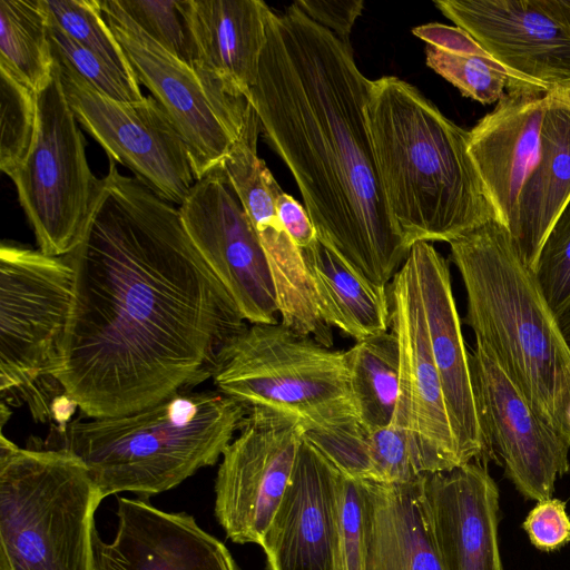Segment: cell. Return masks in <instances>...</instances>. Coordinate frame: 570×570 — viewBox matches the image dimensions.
I'll list each match as a JSON object with an SVG mask.
<instances>
[{"mask_svg": "<svg viewBox=\"0 0 570 570\" xmlns=\"http://www.w3.org/2000/svg\"><path fill=\"white\" fill-rule=\"evenodd\" d=\"M87 233L67 255L73 294L56 377L88 417L137 412L212 377L246 320L179 209L112 159Z\"/></svg>", "mask_w": 570, "mask_h": 570, "instance_id": "obj_1", "label": "cell"}, {"mask_svg": "<svg viewBox=\"0 0 570 570\" xmlns=\"http://www.w3.org/2000/svg\"><path fill=\"white\" fill-rule=\"evenodd\" d=\"M371 80L351 45L294 3L271 10L247 99L261 132L289 169L317 237L387 287L410 248L387 209L365 107Z\"/></svg>", "mask_w": 570, "mask_h": 570, "instance_id": "obj_2", "label": "cell"}, {"mask_svg": "<svg viewBox=\"0 0 570 570\" xmlns=\"http://www.w3.org/2000/svg\"><path fill=\"white\" fill-rule=\"evenodd\" d=\"M365 115L385 203L409 248L450 244L499 220L469 131L416 87L394 76L371 80Z\"/></svg>", "mask_w": 570, "mask_h": 570, "instance_id": "obj_3", "label": "cell"}, {"mask_svg": "<svg viewBox=\"0 0 570 570\" xmlns=\"http://www.w3.org/2000/svg\"><path fill=\"white\" fill-rule=\"evenodd\" d=\"M464 322L550 426L570 440V346L507 227L493 219L450 243Z\"/></svg>", "mask_w": 570, "mask_h": 570, "instance_id": "obj_4", "label": "cell"}, {"mask_svg": "<svg viewBox=\"0 0 570 570\" xmlns=\"http://www.w3.org/2000/svg\"><path fill=\"white\" fill-rule=\"evenodd\" d=\"M247 412L218 391H180L129 414L81 415L52 449L77 455L104 498L130 492L147 499L215 464Z\"/></svg>", "mask_w": 570, "mask_h": 570, "instance_id": "obj_5", "label": "cell"}, {"mask_svg": "<svg viewBox=\"0 0 570 570\" xmlns=\"http://www.w3.org/2000/svg\"><path fill=\"white\" fill-rule=\"evenodd\" d=\"M104 495L67 449L0 436V570H94V517Z\"/></svg>", "mask_w": 570, "mask_h": 570, "instance_id": "obj_6", "label": "cell"}, {"mask_svg": "<svg viewBox=\"0 0 570 570\" xmlns=\"http://www.w3.org/2000/svg\"><path fill=\"white\" fill-rule=\"evenodd\" d=\"M73 294L66 256L0 246L1 403H27L36 422L53 419L68 397L56 374Z\"/></svg>", "mask_w": 570, "mask_h": 570, "instance_id": "obj_7", "label": "cell"}, {"mask_svg": "<svg viewBox=\"0 0 570 570\" xmlns=\"http://www.w3.org/2000/svg\"><path fill=\"white\" fill-rule=\"evenodd\" d=\"M212 379L247 409L298 419L303 430L357 416L345 351H335L279 323L250 324L219 350Z\"/></svg>", "mask_w": 570, "mask_h": 570, "instance_id": "obj_8", "label": "cell"}, {"mask_svg": "<svg viewBox=\"0 0 570 570\" xmlns=\"http://www.w3.org/2000/svg\"><path fill=\"white\" fill-rule=\"evenodd\" d=\"M36 98L32 145L10 178L39 250L62 257L82 242L105 181L89 167L85 137L67 100L56 61L50 82Z\"/></svg>", "mask_w": 570, "mask_h": 570, "instance_id": "obj_9", "label": "cell"}, {"mask_svg": "<svg viewBox=\"0 0 570 570\" xmlns=\"http://www.w3.org/2000/svg\"><path fill=\"white\" fill-rule=\"evenodd\" d=\"M99 3L138 82L149 89L184 138L195 179L219 167L244 131L252 105L216 99L191 67L154 41L116 0Z\"/></svg>", "mask_w": 570, "mask_h": 570, "instance_id": "obj_10", "label": "cell"}, {"mask_svg": "<svg viewBox=\"0 0 570 570\" xmlns=\"http://www.w3.org/2000/svg\"><path fill=\"white\" fill-rule=\"evenodd\" d=\"M55 61L76 119L109 159L130 169L164 200L181 205L196 179L184 138L159 102L154 97L112 99Z\"/></svg>", "mask_w": 570, "mask_h": 570, "instance_id": "obj_11", "label": "cell"}, {"mask_svg": "<svg viewBox=\"0 0 570 570\" xmlns=\"http://www.w3.org/2000/svg\"><path fill=\"white\" fill-rule=\"evenodd\" d=\"M474 38L518 89L554 94L570 88V0H435Z\"/></svg>", "mask_w": 570, "mask_h": 570, "instance_id": "obj_12", "label": "cell"}, {"mask_svg": "<svg viewBox=\"0 0 570 570\" xmlns=\"http://www.w3.org/2000/svg\"><path fill=\"white\" fill-rule=\"evenodd\" d=\"M302 440L298 419L248 409L238 435L223 452L215 481V515L232 541L259 544L283 499Z\"/></svg>", "mask_w": 570, "mask_h": 570, "instance_id": "obj_13", "label": "cell"}, {"mask_svg": "<svg viewBox=\"0 0 570 570\" xmlns=\"http://www.w3.org/2000/svg\"><path fill=\"white\" fill-rule=\"evenodd\" d=\"M194 245L249 324H274L278 306L258 237L219 167L196 180L178 207Z\"/></svg>", "mask_w": 570, "mask_h": 570, "instance_id": "obj_14", "label": "cell"}, {"mask_svg": "<svg viewBox=\"0 0 570 570\" xmlns=\"http://www.w3.org/2000/svg\"><path fill=\"white\" fill-rule=\"evenodd\" d=\"M387 291L390 330L400 352V392L392 423L409 435L425 474L453 469L462 463L430 347L419 287L407 259Z\"/></svg>", "mask_w": 570, "mask_h": 570, "instance_id": "obj_15", "label": "cell"}, {"mask_svg": "<svg viewBox=\"0 0 570 570\" xmlns=\"http://www.w3.org/2000/svg\"><path fill=\"white\" fill-rule=\"evenodd\" d=\"M470 367L481 424L507 478L528 500L552 498L570 471V440L546 423L494 360L475 343Z\"/></svg>", "mask_w": 570, "mask_h": 570, "instance_id": "obj_16", "label": "cell"}, {"mask_svg": "<svg viewBox=\"0 0 570 570\" xmlns=\"http://www.w3.org/2000/svg\"><path fill=\"white\" fill-rule=\"evenodd\" d=\"M415 490L444 570H502L499 490L484 464L469 462L424 474Z\"/></svg>", "mask_w": 570, "mask_h": 570, "instance_id": "obj_17", "label": "cell"}, {"mask_svg": "<svg viewBox=\"0 0 570 570\" xmlns=\"http://www.w3.org/2000/svg\"><path fill=\"white\" fill-rule=\"evenodd\" d=\"M419 287L430 347L440 375L462 464L494 459L484 434L473 389L470 352L462 334L449 264L431 243L407 254Z\"/></svg>", "mask_w": 570, "mask_h": 570, "instance_id": "obj_18", "label": "cell"}, {"mask_svg": "<svg viewBox=\"0 0 570 570\" xmlns=\"http://www.w3.org/2000/svg\"><path fill=\"white\" fill-rule=\"evenodd\" d=\"M340 475L302 440L283 499L259 542L268 570H338Z\"/></svg>", "mask_w": 570, "mask_h": 570, "instance_id": "obj_19", "label": "cell"}, {"mask_svg": "<svg viewBox=\"0 0 570 570\" xmlns=\"http://www.w3.org/2000/svg\"><path fill=\"white\" fill-rule=\"evenodd\" d=\"M111 541L94 533V570H238L227 547L191 514L145 499H117Z\"/></svg>", "mask_w": 570, "mask_h": 570, "instance_id": "obj_20", "label": "cell"}, {"mask_svg": "<svg viewBox=\"0 0 570 570\" xmlns=\"http://www.w3.org/2000/svg\"><path fill=\"white\" fill-rule=\"evenodd\" d=\"M548 94L510 90L469 130V151L498 219L515 232L523 187L540 151Z\"/></svg>", "mask_w": 570, "mask_h": 570, "instance_id": "obj_21", "label": "cell"}, {"mask_svg": "<svg viewBox=\"0 0 570 570\" xmlns=\"http://www.w3.org/2000/svg\"><path fill=\"white\" fill-rule=\"evenodd\" d=\"M271 10L261 0H187L198 56L194 70L216 99H247L258 77Z\"/></svg>", "mask_w": 570, "mask_h": 570, "instance_id": "obj_22", "label": "cell"}, {"mask_svg": "<svg viewBox=\"0 0 570 570\" xmlns=\"http://www.w3.org/2000/svg\"><path fill=\"white\" fill-rule=\"evenodd\" d=\"M548 96L539 157L523 187L511 236L521 261L533 272L548 234L570 204V105Z\"/></svg>", "mask_w": 570, "mask_h": 570, "instance_id": "obj_23", "label": "cell"}, {"mask_svg": "<svg viewBox=\"0 0 570 570\" xmlns=\"http://www.w3.org/2000/svg\"><path fill=\"white\" fill-rule=\"evenodd\" d=\"M361 482L366 517L364 570H444L422 519L415 482Z\"/></svg>", "mask_w": 570, "mask_h": 570, "instance_id": "obj_24", "label": "cell"}, {"mask_svg": "<svg viewBox=\"0 0 570 570\" xmlns=\"http://www.w3.org/2000/svg\"><path fill=\"white\" fill-rule=\"evenodd\" d=\"M323 321L355 342L386 333L387 287L367 279L318 237L301 248Z\"/></svg>", "mask_w": 570, "mask_h": 570, "instance_id": "obj_25", "label": "cell"}, {"mask_svg": "<svg viewBox=\"0 0 570 570\" xmlns=\"http://www.w3.org/2000/svg\"><path fill=\"white\" fill-rule=\"evenodd\" d=\"M345 356L358 420L370 431L390 425L400 392L396 336L390 331L355 342Z\"/></svg>", "mask_w": 570, "mask_h": 570, "instance_id": "obj_26", "label": "cell"}, {"mask_svg": "<svg viewBox=\"0 0 570 570\" xmlns=\"http://www.w3.org/2000/svg\"><path fill=\"white\" fill-rule=\"evenodd\" d=\"M43 0H0V68L35 94L55 68Z\"/></svg>", "mask_w": 570, "mask_h": 570, "instance_id": "obj_27", "label": "cell"}, {"mask_svg": "<svg viewBox=\"0 0 570 570\" xmlns=\"http://www.w3.org/2000/svg\"><path fill=\"white\" fill-rule=\"evenodd\" d=\"M426 65L468 98L483 105L498 102L504 90H520L511 75L481 45L468 51L425 47Z\"/></svg>", "mask_w": 570, "mask_h": 570, "instance_id": "obj_28", "label": "cell"}, {"mask_svg": "<svg viewBox=\"0 0 570 570\" xmlns=\"http://www.w3.org/2000/svg\"><path fill=\"white\" fill-rule=\"evenodd\" d=\"M43 4L71 39L138 82L124 49L107 24L99 0H43Z\"/></svg>", "mask_w": 570, "mask_h": 570, "instance_id": "obj_29", "label": "cell"}, {"mask_svg": "<svg viewBox=\"0 0 570 570\" xmlns=\"http://www.w3.org/2000/svg\"><path fill=\"white\" fill-rule=\"evenodd\" d=\"M0 169L11 176L27 157L36 131V94L0 68Z\"/></svg>", "mask_w": 570, "mask_h": 570, "instance_id": "obj_30", "label": "cell"}, {"mask_svg": "<svg viewBox=\"0 0 570 570\" xmlns=\"http://www.w3.org/2000/svg\"><path fill=\"white\" fill-rule=\"evenodd\" d=\"M124 12L154 41L194 69L197 48L187 0H116Z\"/></svg>", "mask_w": 570, "mask_h": 570, "instance_id": "obj_31", "label": "cell"}, {"mask_svg": "<svg viewBox=\"0 0 570 570\" xmlns=\"http://www.w3.org/2000/svg\"><path fill=\"white\" fill-rule=\"evenodd\" d=\"M48 30L53 58L73 69L99 92L120 101L145 98L139 82L128 79L105 59L71 39L50 14Z\"/></svg>", "mask_w": 570, "mask_h": 570, "instance_id": "obj_32", "label": "cell"}, {"mask_svg": "<svg viewBox=\"0 0 570 570\" xmlns=\"http://www.w3.org/2000/svg\"><path fill=\"white\" fill-rule=\"evenodd\" d=\"M368 433L358 417L353 416L331 425L303 430V440L342 474L366 481Z\"/></svg>", "mask_w": 570, "mask_h": 570, "instance_id": "obj_33", "label": "cell"}, {"mask_svg": "<svg viewBox=\"0 0 570 570\" xmlns=\"http://www.w3.org/2000/svg\"><path fill=\"white\" fill-rule=\"evenodd\" d=\"M366 481L407 484L425 474L406 432L391 423L370 431Z\"/></svg>", "mask_w": 570, "mask_h": 570, "instance_id": "obj_34", "label": "cell"}, {"mask_svg": "<svg viewBox=\"0 0 570 570\" xmlns=\"http://www.w3.org/2000/svg\"><path fill=\"white\" fill-rule=\"evenodd\" d=\"M534 275L554 315L570 309V209H566L548 234Z\"/></svg>", "mask_w": 570, "mask_h": 570, "instance_id": "obj_35", "label": "cell"}, {"mask_svg": "<svg viewBox=\"0 0 570 570\" xmlns=\"http://www.w3.org/2000/svg\"><path fill=\"white\" fill-rule=\"evenodd\" d=\"M338 570H364L366 517L363 485L361 480L342 473L338 484Z\"/></svg>", "mask_w": 570, "mask_h": 570, "instance_id": "obj_36", "label": "cell"}, {"mask_svg": "<svg viewBox=\"0 0 570 570\" xmlns=\"http://www.w3.org/2000/svg\"><path fill=\"white\" fill-rule=\"evenodd\" d=\"M522 528L531 543L541 551L551 552L570 542V517L560 499L538 501Z\"/></svg>", "mask_w": 570, "mask_h": 570, "instance_id": "obj_37", "label": "cell"}, {"mask_svg": "<svg viewBox=\"0 0 570 570\" xmlns=\"http://www.w3.org/2000/svg\"><path fill=\"white\" fill-rule=\"evenodd\" d=\"M293 3L311 20L326 28L347 45H351L353 26L364 7L363 0H299Z\"/></svg>", "mask_w": 570, "mask_h": 570, "instance_id": "obj_38", "label": "cell"}, {"mask_svg": "<svg viewBox=\"0 0 570 570\" xmlns=\"http://www.w3.org/2000/svg\"><path fill=\"white\" fill-rule=\"evenodd\" d=\"M276 210L283 227L299 248L317 238L306 208L293 196L282 191L276 199Z\"/></svg>", "mask_w": 570, "mask_h": 570, "instance_id": "obj_39", "label": "cell"}, {"mask_svg": "<svg viewBox=\"0 0 570 570\" xmlns=\"http://www.w3.org/2000/svg\"><path fill=\"white\" fill-rule=\"evenodd\" d=\"M560 327L563 333V336L570 346V309L567 311L560 318H559Z\"/></svg>", "mask_w": 570, "mask_h": 570, "instance_id": "obj_40", "label": "cell"}, {"mask_svg": "<svg viewBox=\"0 0 570 570\" xmlns=\"http://www.w3.org/2000/svg\"><path fill=\"white\" fill-rule=\"evenodd\" d=\"M552 95L556 96L557 98H559L560 100H562L563 102L570 105V88L564 89L559 92H554Z\"/></svg>", "mask_w": 570, "mask_h": 570, "instance_id": "obj_41", "label": "cell"}, {"mask_svg": "<svg viewBox=\"0 0 570 570\" xmlns=\"http://www.w3.org/2000/svg\"><path fill=\"white\" fill-rule=\"evenodd\" d=\"M568 416H569V422H570V411H569V415Z\"/></svg>", "mask_w": 570, "mask_h": 570, "instance_id": "obj_42", "label": "cell"}]
</instances>
